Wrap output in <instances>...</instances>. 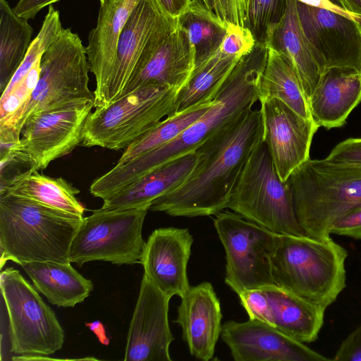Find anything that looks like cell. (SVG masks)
I'll return each instance as SVG.
<instances>
[{
	"label": "cell",
	"mask_w": 361,
	"mask_h": 361,
	"mask_svg": "<svg viewBox=\"0 0 361 361\" xmlns=\"http://www.w3.org/2000/svg\"><path fill=\"white\" fill-rule=\"evenodd\" d=\"M330 234L361 239V207L338 219L331 227Z\"/></svg>",
	"instance_id": "39"
},
{
	"label": "cell",
	"mask_w": 361,
	"mask_h": 361,
	"mask_svg": "<svg viewBox=\"0 0 361 361\" xmlns=\"http://www.w3.org/2000/svg\"><path fill=\"white\" fill-rule=\"evenodd\" d=\"M227 208L274 233L307 235L295 214L290 186L281 180L264 142L246 162Z\"/></svg>",
	"instance_id": "7"
},
{
	"label": "cell",
	"mask_w": 361,
	"mask_h": 361,
	"mask_svg": "<svg viewBox=\"0 0 361 361\" xmlns=\"http://www.w3.org/2000/svg\"><path fill=\"white\" fill-rule=\"evenodd\" d=\"M300 24L321 73L334 67L361 73V24L327 0L307 5L295 0Z\"/></svg>",
	"instance_id": "12"
},
{
	"label": "cell",
	"mask_w": 361,
	"mask_h": 361,
	"mask_svg": "<svg viewBox=\"0 0 361 361\" xmlns=\"http://www.w3.org/2000/svg\"><path fill=\"white\" fill-rule=\"evenodd\" d=\"M193 238L187 228L154 230L145 242L140 257L145 273L170 298H182L190 288L187 266Z\"/></svg>",
	"instance_id": "18"
},
{
	"label": "cell",
	"mask_w": 361,
	"mask_h": 361,
	"mask_svg": "<svg viewBox=\"0 0 361 361\" xmlns=\"http://www.w3.org/2000/svg\"><path fill=\"white\" fill-rule=\"evenodd\" d=\"M221 336L235 361H326L329 357L258 319L229 321Z\"/></svg>",
	"instance_id": "17"
},
{
	"label": "cell",
	"mask_w": 361,
	"mask_h": 361,
	"mask_svg": "<svg viewBox=\"0 0 361 361\" xmlns=\"http://www.w3.org/2000/svg\"><path fill=\"white\" fill-rule=\"evenodd\" d=\"M268 57V47L255 44L236 63L213 105L195 123L162 146L96 178L91 194L104 200L154 169L190 152L252 109L258 100L257 86Z\"/></svg>",
	"instance_id": "2"
},
{
	"label": "cell",
	"mask_w": 361,
	"mask_h": 361,
	"mask_svg": "<svg viewBox=\"0 0 361 361\" xmlns=\"http://www.w3.org/2000/svg\"><path fill=\"white\" fill-rule=\"evenodd\" d=\"M148 208L94 210L84 217L71 247L70 262L140 264L145 246L142 228Z\"/></svg>",
	"instance_id": "10"
},
{
	"label": "cell",
	"mask_w": 361,
	"mask_h": 361,
	"mask_svg": "<svg viewBox=\"0 0 361 361\" xmlns=\"http://www.w3.org/2000/svg\"><path fill=\"white\" fill-rule=\"evenodd\" d=\"M140 0H99L97 25L86 47L90 71L96 81L94 107L109 104L111 76L120 35Z\"/></svg>",
	"instance_id": "19"
},
{
	"label": "cell",
	"mask_w": 361,
	"mask_h": 361,
	"mask_svg": "<svg viewBox=\"0 0 361 361\" xmlns=\"http://www.w3.org/2000/svg\"><path fill=\"white\" fill-rule=\"evenodd\" d=\"M241 57L219 49L195 66L176 94L173 114L212 102Z\"/></svg>",
	"instance_id": "27"
},
{
	"label": "cell",
	"mask_w": 361,
	"mask_h": 361,
	"mask_svg": "<svg viewBox=\"0 0 361 361\" xmlns=\"http://www.w3.org/2000/svg\"><path fill=\"white\" fill-rule=\"evenodd\" d=\"M177 27V19L167 15L156 0L139 1L118 38L109 104L121 97L130 81Z\"/></svg>",
	"instance_id": "13"
},
{
	"label": "cell",
	"mask_w": 361,
	"mask_h": 361,
	"mask_svg": "<svg viewBox=\"0 0 361 361\" xmlns=\"http://www.w3.org/2000/svg\"><path fill=\"white\" fill-rule=\"evenodd\" d=\"M287 181L298 223L308 236L329 238L338 219L361 207V164L309 159Z\"/></svg>",
	"instance_id": "4"
},
{
	"label": "cell",
	"mask_w": 361,
	"mask_h": 361,
	"mask_svg": "<svg viewBox=\"0 0 361 361\" xmlns=\"http://www.w3.org/2000/svg\"><path fill=\"white\" fill-rule=\"evenodd\" d=\"M214 226L226 252L225 283L238 295L276 284L271 258L277 235L231 212H221Z\"/></svg>",
	"instance_id": "11"
},
{
	"label": "cell",
	"mask_w": 361,
	"mask_h": 361,
	"mask_svg": "<svg viewBox=\"0 0 361 361\" xmlns=\"http://www.w3.org/2000/svg\"><path fill=\"white\" fill-rule=\"evenodd\" d=\"M35 171H38L36 164L27 153L20 149L19 143L0 152V192Z\"/></svg>",
	"instance_id": "34"
},
{
	"label": "cell",
	"mask_w": 361,
	"mask_h": 361,
	"mask_svg": "<svg viewBox=\"0 0 361 361\" xmlns=\"http://www.w3.org/2000/svg\"><path fill=\"white\" fill-rule=\"evenodd\" d=\"M326 159L335 163L361 164V138H349L342 141Z\"/></svg>",
	"instance_id": "38"
},
{
	"label": "cell",
	"mask_w": 361,
	"mask_h": 361,
	"mask_svg": "<svg viewBox=\"0 0 361 361\" xmlns=\"http://www.w3.org/2000/svg\"><path fill=\"white\" fill-rule=\"evenodd\" d=\"M288 0H247L245 27L256 44L267 45L269 36L283 17Z\"/></svg>",
	"instance_id": "33"
},
{
	"label": "cell",
	"mask_w": 361,
	"mask_h": 361,
	"mask_svg": "<svg viewBox=\"0 0 361 361\" xmlns=\"http://www.w3.org/2000/svg\"><path fill=\"white\" fill-rule=\"evenodd\" d=\"M177 25L185 30L193 47L195 67L220 49L228 29L202 0H191L177 18Z\"/></svg>",
	"instance_id": "31"
},
{
	"label": "cell",
	"mask_w": 361,
	"mask_h": 361,
	"mask_svg": "<svg viewBox=\"0 0 361 361\" xmlns=\"http://www.w3.org/2000/svg\"><path fill=\"white\" fill-rule=\"evenodd\" d=\"M332 360L361 361V324L342 341Z\"/></svg>",
	"instance_id": "40"
},
{
	"label": "cell",
	"mask_w": 361,
	"mask_h": 361,
	"mask_svg": "<svg viewBox=\"0 0 361 361\" xmlns=\"http://www.w3.org/2000/svg\"><path fill=\"white\" fill-rule=\"evenodd\" d=\"M238 296L250 319H258L274 326L269 300L262 288L244 290Z\"/></svg>",
	"instance_id": "35"
},
{
	"label": "cell",
	"mask_w": 361,
	"mask_h": 361,
	"mask_svg": "<svg viewBox=\"0 0 361 361\" xmlns=\"http://www.w3.org/2000/svg\"><path fill=\"white\" fill-rule=\"evenodd\" d=\"M261 104L263 140L282 181L310 158L314 133L319 126L283 102L272 99Z\"/></svg>",
	"instance_id": "15"
},
{
	"label": "cell",
	"mask_w": 361,
	"mask_h": 361,
	"mask_svg": "<svg viewBox=\"0 0 361 361\" xmlns=\"http://www.w3.org/2000/svg\"><path fill=\"white\" fill-rule=\"evenodd\" d=\"M61 0H19L13 7L14 11L22 18L33 19L42 8Z\"/></svg>",
	"instance_id": "41"
},
{
	"label": "cell",
	"mask_w": 361,
	"mask_h": 361,
	"mask_svg": "<svg viewBox=\"0 0 361 361\" xmlns=\"http://www.w3.org/2000/svg\"><path fill=\"white\" fill-rule=\"evenodd\" d=\"M36 289L58 307H74L93 290V284L83 277L71 262H30L20 264Z\"/></svg>",
	"instance_id": "26"
},
{
	"label": "cell",
	"mask_w": 361,
	"mask_h": 361,
	"mask_svg": "<svg viewBox=\"0 0 361 361\" xmlns=\"http://www.w3.org/2000/svg\"><path fill=\"white\" fill-rule=\"evenodd\" d=\"M347 250L331 237L278 234L271 258L275 283L327 308L345 287Z\"/></svg>",
	"instance_id": "5"
},
{
	"label": "cell",
	"mask_w": 361,
	"mask_h": 361,
	"mask_svg": "<svg viewBox=\"0 0 361 361\" xmlns=\"http://www.w3.org/2000/svg\"><path fill=\"white\" fill-rule=\"evenodd\" d=\"M6 0H0V90L17 71L33 39V28Z\"/></svg>",
	"instance_id": "30"
},
{
	"label": "cell",
	"mask_w": 361,
	"mask_h": 361,
	"mask_svg": "<svg viewBox=\"0 0 361 361\" xmlns=\"http://www.w3.org/2000/svg\"><path fill=\"white\" fill-rule=\"evenodd\" d=\"M94 102L39 112L30 116L21 131L20 149L39 170L71 152L82 140L85 121Z\"/></svg>",
	"instance_id": "14"
},
{
	"label": "cell",
	"mask_w": 361,
	"mask_h": 361,
	"mask_svg": "<svg viewBox=\"0 0 361 361\" xmlns=\"http://www.w3.org/2000/svg\"><path fill=\"white\" fill-rule=\"evenodd\" d=\"M228 27H245L247 0H202Z\"/></svg>",
	"instance_id": "36"
},
{
	"label": "cell",
	"mask_w": 361,
	"mask_h": 361,
	"mask_svg": "<svg viewBox=\"0 0 361 361\" xmlns=\"http://www.w3.org/2000/svg\"><path fill=\"white\" fill-rule=\"evenodd\" d=\"M261 288L269 300L274 327L302 343L317 338L326 308L276 284Z\"/></svg>",
	"instance_id": "24"
},
{
	"label": "cell",
	"mask_w": 361,
	"mask_h": 361,
	"mask_svg": "<svg viewBox=\"0 0 361 361\" xmlns=\"http://www.w3.org/2000/svg\"><path fill=\"white\" fill-rule=\"evenodd\" d=\"M351 13L361 24V0H345Z\"/></svg>",
	"instance_id": "44"
},
{
	"label": "cell",
	"mask_w": 361,
	"mask_h": 361,
	"mask_svg": "<svg viewBox=\"0 0 361 361\" xmlns=\"http://www.w3.org/2000/svg\"><path fill=\"white\" fill-rule=\"evenodd\" d=\"M79 192L78 188L63 178H51L35 171L15 182L0 194L24 197L83 218L85 208L76 198Z\"/></svg>",
	"instance_id": "29"
},
{
	"label": "cell",
	"mask_w": 361,
	"mask_h": 361,
	"mask_svg": "<svg viewBox=\"0 0 361 361\" xmlns=\"http://www.w3.org/2000/svg\"><path fill=\"white\" fill-rule=\"evenodd\" d=\"M214 101L215 99L211 102L168 116L126 148L116 165L135 159L170 142L202 117Z\"/></svg>",
	"instance_id": "32"
},
{
	"label": "cell",
	"mask_w": 361,
	"mask_h": 361,
	"mask_svg": "<svg viewBox=\"0 0 361 361\" xmlns=\"http://www.w3.org/2000/svg\"><path fill=\"white\" fill-rule=\"evenodd\" d=\"M86 326H89V328L97 335L102 343L104 345L109 344V339L106 336L105 330L101 322L95 321L92 323L86 324Z\"/></svg>",
	"instance_id": "43"
},
{
	"label": "cell",
	"mask_w": 361,
	"mask_h": 361,
	"mask_svg": "<svg viewBox=\"0 0 361 361\" xmlns=\"http://www.w3.org/2000/svg\"><path fill=\"white\" fill-rule=\"evenodd\" d=\"M164 11L177 19L189 6L191 0H156Z\"/></svg>",
	"instance_id": "42"
},
{
	"label": "cell",
	"mask_w": 361,
	"mask_h": 361,
	"mask_svg": "<svg viewBox=\"0 0 361 361\" xmlns=\"http://www.w3.org/2000/svg\"><path fill=\"white\" fill-rule=\"evenodd\" d=\"M260 103L276 99L307 118H312L309 100L293 67L279 53L268 47L267 61L257 86Z\"/></svg>",
	"instance_id": "28"
},
{
	"label": "cell",
	"mask_w": 361,
	"mask_h": 361,
	"mask_svg": "<svg viewBox=\"0 0 361 361\" xmlns=\"http://www.w3.org/2000/svg\"><path fill=\"white\" fill-rule=\"evenodd\" d=\"M267 47L279 53L293 67L309 100L322 73L302 32L295 0H288L286 13L271 32Z\"/></svg>",
	"instance_id": "25"
},
{
	"label": "cell",
	"mask_w": 361,
	"mask_h": 361,
	"mask_svg": "<svg viewBox=\"0 0 361 361\" xmlns=\"http://www.w3.org/2000/svg\"><path fill=\"white\" fill-rule=\"evenodd\" d=\"M83 218L24 197L0 194L1 268L7 260L20 265L71 262V245Z\"/></svg>",
	"instance_id": "3"
},
{
	"label": "cell",
	"mask_w": 361,
	"mask_h": 361,
	"mask_svg": "<svg viewBox=\"0 0 361 361\" xmlns=\"http://www.w3.org/2000/svg\"><path fill=\"white\" fill-rule=\"evenodd\" d=\"M197 161L195 151L178 157L103 200L101 208L104 210L149 209L156 199L181 185L193 171Z\"/></svg>",
	"instance_id": "22"
},
{
	"label": "cell",
	"mask_w": 361,
	"mask_h": 361,
	"mask_svg": "<svg viewBox=\"0 0 361 361\" xmlns=\"http://www.w3.org/2000/svg\"><path fill=\"white\" fill-rule=\"evenodd\" d=\"M0 287L8 313L11 352L45 356L60 350L64 331L36 288L12 267L1 272Z\"/></svg>",
	"instance_id": "9"
},
{
	"label": "cell",
	"mask_w": 361,
	"mask_h": 361,
	"mask_svg": "<svg viewBox=\"0 0 361 361\" xmlns=\"http://www.w3.org/2000/svg\"><path fill=\"white\" fill-rule=\"evenodd\" d=\"M255 40L245 27L230 25L220 49L226 54L243 56L255 47Z\"/></svg>",
	"instance_id": "37"
},
{
	"label": "cell",
	"mask_w": 361,
	"mask_h": 361,
	"mask_svg": "<svg viewBox=\"0 0 361 361\" xmlns=\"http://www.w3.org/2000/svg\"><path fill=\"white\" fill-rule=\"evenodd\" d=\"M263 140L260 109H250L203 142L188 178L151 204L149 210L173 216L217 214L227 208L232 191L250 155Z\"/></svg>",
	"instance_id": "1"
},
{
	"label": "cell",
	"mask_w": 361,
	"mask_h": 361,
	"mask_svg": "<svg viewBox=\"0 0 361 361\" xmlns=\"http://www.w3.org/2000/svg\"><path fill=\"white\" fill-rule=\"evenodd\" d=\"M170 299L144 274L129 326L125 361H171Z\"/></svg>",
	"instance_id": "16"
},
{
	"label": "cell",
	"mask_w": 361,
	"mask_h": 361,
	"mask_svg": "<svg viewBox=\"0 0 361 361\" xmlns=\"http://www.w3.org/2000/svg\"><path fill=\"white\" fill-rule=\"evenodd\" d=\"M90 71L80 38L63 28L42 55L38 83L16 126L17 133L20 135L34 114L94 102V92L89 88Z\"/></svg>",
	"instance_id": "8"
},
{
	"label": "cell",
	"mask_w": 361,
	"mask_h": 361,
	"mask_svg": "<svg viewBox=\"0 0 361 361\" xmlns=\"http://www.w3.org/2000/svg\"><path fill=\"white\" fill-rule=\"evenodd\" d=\"M178 90L157 84L142 86L87 116L82 145L118 150L174 111Z\"/></svg>",
	"instance_id": "6"
},
{
	"label": "cell",
	"mask_w": 361,
	"mask_h": 361,
	"mask_svg": "<svg viewBox=\"0 0 361 361\" xmlns=\"http://www.w3.org/2000/svg\"><path fill=\"white\" fill-rule=\"evenodd\" d=\"M360 102L361 73L331 68L322 73L309 99L311 118L319 127H341Z\"/></svg>",
	"instance_id": "21"
},
{
	"label": "cell",
	"mask_w": 361,
	"mask_h": 361,
	"mask_svg": "<svg viewBox=\"0 0 361 361\" xmlns=\"http://www.w3.org/2000/svg\"><path fill=\"white\" fill-rule=\"evenodd\" d=\"M221 310L213 286L202 282L190 287L181 298L174 322L182 329L183 339L197 359H212L221 334Z\"/></svg>",
	"instance_id": "20"
},
{
	"label": "cell",
	"mask_w": 361,
	"mask_h": 361,
	"mask_svg": "<svg viewBox=\"0 0 361 361\" xmlns=\"http://www.w3.org/2000/svg\"><path fill=\"white\" fill-rule=\"evenodd\" d=\"M194 68L193 47L185 30L178 26L130 81L121 97L148 84L179 90Z\"/></svg>",
	"instance_id": "23"
}]
</instances>
